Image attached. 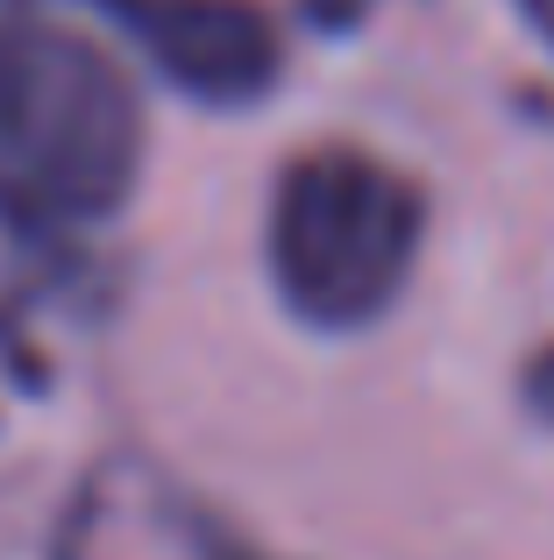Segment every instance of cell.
<instances>
[{"label":"cell","instance_id":"obj_1","mask_svg":"<svg viewBox=\"0 0 554 560\" xmlns=\"http://www.w3.org/2000/svg\"><path fill=\"white\" fill-rule=\"evenodd\" d=\"M142 171V107L107 50L36 0H0V213L114 220Z\"/></svg>","mask_w":554,"mask_h":560},{"label":"cell","instance_id":"obj_2","mask_svg":"<svg viewBox=\"0 0 554 560\" xmlns=\"http://www.w3.org/2000/svg\"><path fill=\"white\" fill-rule=\"evenodd\" d=\"M427 242V191L399 164L320 142L270 191V284L313 334H362L399 305Z\"/></svg>","mask_w":554,"mask_h":560},{"label":"cell","instance_id":"obj_3","mask_svg":"<svg viewBox=\"0 0 554 560\" xmlns=\"http://www.w3.org/2000/svg\"><path fill=\"white\" fill-rule=\"evenodd\" d=\"M178 93L207 107H250L277 85V28L256 0H93Z\"/></svg>","mask_w":554,"mask_h":560},{"label":"cell","instance_id":"obj_4","mask_svg":"<svg viewBox=\"0 0 554 560\" xmlns=\"http://www.w3.org/2000/svg\"><path fill=\"white\" fill-rule=\"evenodd\" d=\"M193 553H199V560H277V553L250 547V539H235L228 525H213V518H199V525H193Z\"/></svg>","mask_w":554,"mask_h":560},{"label":"cell","instance_id":"obj_5","mask_svg":"<svg viewBox=\"0 0 554 560\" xmlns=\"http://www.w3.org/2000/svg\"><path fill=\"white\" fill-rule=\"evenodd\" d=\"M519 397H527V411H533L541 425H554V341L527 362V376H519Z\"/></svg>","mask_w":554,"mask_h":560},{"label":"cell","instance_id":"obj_6","mask_svg":"<svg viewBox=\"0 0 554 560\" xmlns=\"http://www.w3.org/2000/svg\"><path fill=\"white\" fill-rule=\"evenodd\" d=\"M519 14H527V28L554 50V0H519Z\"/></svg>","mask_w":554,"mask_h":560}]
</instances>
